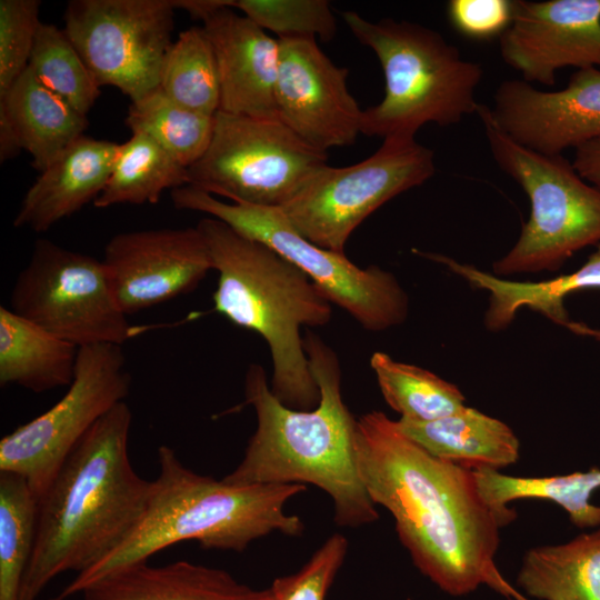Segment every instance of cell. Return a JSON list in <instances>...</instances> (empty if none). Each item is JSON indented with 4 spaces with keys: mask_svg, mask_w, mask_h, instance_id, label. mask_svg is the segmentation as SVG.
<instances>
[{
    "mask_svg": "<svg viewBox=\"0 0 600 600\" xmlns=\"http://www.w3.org/2000/svg\"><path fill=\"white\" fill-rule=\"evenodd\" d=\"M356 456L370 499L390 511L413 563L442 591L461 597L486 584L521 596L494 562L499 531L517 512L487 502L472 469L430 454L381 411L357 419Z\"/></svg>",
    "mask_w": 600,
    "mask_h": 600,
    "instance_id": "6da1fadb",
    "label": "cell"
},
{
    "mask_svg": "<svg viewBox=\"0 0 600 600\" xmlns=\"http://www.w3.org/2000/svg\"><path fill=\"white\" fill-rule=\"evenodd\" d=\"M303 344L320 389L318 406L311 410L284 406L272 393L264 369L250 364L244 398L258 424L243 459L222 480L234 486L312 483L331 497L338 526L372 523L379 514L359 474L357 419L342 400L338 357L312 331L306 332Z\"/></svg>",
    "mask_w": 600,
    "mask_h": 600,
    "instance_id": "7a4b0ae2",
    "label": "cell"
},
{
    "mask_svg": "<svg viewBox=\"0 0 600 600\" xmlns=\"http://www.w3.org/2000/svg\"><path fill=\"white\" fill-rule=\"evenodd\" d=\"M131 421L126 401L114 406L80 440L39 500L34 547L19 600H37L57 576L93 567L142 518L152 481L131 464Z\"/></svg>",
    "mask_w": 600,
    "mask_h": 600,
    "instance_id": "3957f363",
    "label": "cell"
},
{
    "mask_svg": "<svg viewBox=\"0 0 600 600\" xmlns=\"http://www.w3.org/2000/svg\"><path fill=\"white\" fill-rule=\"evenodd\" d=\"M158 460L159 476L133 531L50 600H67L178 542L196 540L204 549L243 551L273 531L287 536L303 531L301 519L284 511L287 501L306 490L302 483L229 484L188 469L168 446L159 447Z\"/></svg>",
    "mask_w": 600,
    "mask_h": 600,
    "instance_id": "277c9868",
    "label": "cell"
},
{
    "mask_svg": "<svg viewBox=\"0 0 600 600\" xmlns=\"http://www.w3.org/2000/svg\"><path fill=\"white\" fill-rule=\"evenodd\" d=\"M218 272L214 309L267 342L272 360L271 391L284 406L311 410L320 389L304 350L302 327H323L331 302L297 266L262 242L207 217L196 226Z\"/></svg>",
    "mask_w": 600,
    "mask_h": 600,
    "instance_id": "5b68a950",
    "label": "cell"
},
{
    "mask_svg": "<svg viewBox=\"0 0 600 600\" xmlns=\"http://www.w3.org/2000/svg\"><path fill=\"white\" fill-rule=\"evenodd\" d=\"M342 18L376 53L384 77L383 99L363 110L362 134L414 138L427 123L447 127L477 113L483 69L438 31L391 18L369 21L356 11L342 12Z\"/></svg>",
    "mask_w": 600,
    "mask_h": 600,
    "instance_id": "8992f818",
    "label": "cell"
},
{
    "mask_svg": "<svg viewBox=\"0 0 600 600\" xmlns=\"http://www.w3.org/2000/svg\"><path fill=\"white\" fill-rule=\"evenodd\" d=\"M498 167L524 191L530 216L492 273L558 271L577 251L600 243V188L586 181L562 154L529 149L502 131L490 107L477 110Z\"/></svg>",
    "mask_w": 600,
    "mask_h": 600,
    "instance_id": "52a82bcc",
    "label": "cell"
},
{
    "mask_svg": "<svg viewBox=\"0 0 600 600\" xmlns=\"http://www.w3.org/2000/svg\"><path fill=\"white\" fill-rule=\"evenodd\" d=\"M171 200L177 209L203 212L264 243L301 269L331 303L367 330H387L408 317V294L391 272L377 266L359 268L344 253L312 243L281 208L224 202L189 184L172 190Z\"/></svg>",
    "mask_w": 600,
    "mask_h": 600,
    "instance_id": "ba28073f",
    "label": "cell"
},
{
    "mask_svg": "<svg viewBox=\"0 0 600 600\" xmlns=\"http://www.w3.org/2000/svg\"><path fill=\"white\" fill-rule=\"evenodd\" d=\"M204 154L188 169L189 186L234 203L282 208L328 152L301 139L279 116L218 111Z\"/></svg>",
    "mask_w": 600,
    "mask_h": 600,
    "instance_id": "9c48e42d",
    "label": "cell"
},
{
    "mask_svg": "<svg viewBox=\"0 0 600 600\" xmlns=\"http://www.w3.org/2000/svg\"><path fill=\"white\" fill-rule=\"evenodd\" d=\"M434 172L430 148L416 138L391 137L358 163L322 166L281 209L309 241L344 253L349 237L368 216Z\"/></svg>",
    "mask_w": 600,
    "mask_h": 600,
    "instance_id": "30bf717a",
    "label": "cell"
},
{
    "mask_svg": "<svg viewBox=\"0 0 600 600\" xmlns=\"http://www.w3.org/2000/svg\"><path fill=\"white\" fill-rule=\"evenodd\" d=\"M8 308L78 348L121 346L132 334L102 260L47 239L34 243L14 281Z\"/></svg>",
    "mask_w": 600,
    "mask_h": 600,
    "instance_id": "8fae6325",
    "label": "cell"
},
{
    "mask_svg": "<svg viewBox=\"0 0 600 600\" xmlns=\"http://www.w3.org/2000/svg\"><path fill=\"white\" fill-rule=\"evenodd\" d=\"M118 344L79 348L73 380L46 412L0 440V471L22 477L38 502L86 433L130 392Z\"/></svg>",
    "mask_w": 600,
    "mask_h": 600,
    "instance_id": "7c38bea8",
    "label": "cell"
},
{
    "mask_svg": "<svg viewBox=\"0 0 600 600\" xmlns=\"http://www.w3.org/2000/svg\"><path fill=\"white\" fill-rule=\"evenodd\" d=\"M174 9L172 0H71L63 31L97 83L132 102L159 87Z\"/></svg>",
    "mask_w": 600,
    "mask_h": 600,
    "instance_id": "4fadbf2b",
    "label": "cell"
},
{
    "mask_svg": "<svg viewBox=\"0 0 600 600\" xmlns=\"http://www.w3.org/2000/svg\"><path fill=\"white\" fill-rule=\"evenodd\" d=\"M278 40L274 96L279 117L318 150L353 144L361 134L363 110L348 89V69L333 63L316 38Z\"/></svg>",
    "mask_w": 600,
    "mask_h": 600,
    "instance_id": "5bb4252c",
    "label": "cell"
},
{
    "mask_svg": "<svg viewBox=\"0 0 600 600\" xmlns=\"http://www.w3.org/2000/svg\"><path fill=\"white\" fill-rule=\"evenodd\" d=\"M102 263L127 316L193 291L212 270L197 227L118 233L106 244Z\"/></svg>",
    "mask_w": 600,
    "mask_h": 600,
    "instance_id": "9a60e30c",
    "label": "cell"
},
{
    "mask_svg": "<svg viewBox=\"0 0 600 600\" xmlns=\"http://www.w3.org/2000/svg\"><path fill=\"white\" fill-rule=\"evenodd\" d=\"M499 48L529 83L553 86L567 67L600 69V0H514Z\"/></svg>",
    "mask_w": 600,
    "mask_h": 600,
    "instance_id": "2e32d148",
    "label": "cell"
},
{
    "mask_svg": "<svg viewBox=\"0 0 600 600\" xmlns=\"http://www.w3.org/2000/svg\"><path fill=\"white\" fill-rule=\"evenodd\" d=\"M491 114L516 142L546 154L600 138V69L577 70L567 86L543 91L519 79L502 81Z\"/></svg>",
    "mask_w": 600,
    "mask_h": 600,
    "instance_id": "e0dca14e",
    "label": "cell"
},
{
    "mask_svg": "<svg viewBox=\"0 0 600 600\" xmlns=\"http://www.w3.org/2000/svg\"><path fill=\"white\" fill-rule=\"evenodd\" d=\"M230 1L226 0L202 20L218 64L219 111L251 117L279 116L274 96L279 40L234 11Z\"/></svg>",
    "mask_w": 600,
    "mask_h": 600,
    "instance_id": "ac0fdd59",
    "label": "cell"
},
{
    "mask_svg": "<svg viewBox=\"0 0 600 600\" xmlns=\"http://www.w3.org/2000/svg\"><path fill=\"white\" fill-rule=\"evenodd\" d=\"M87 128V116L42 86L29 68L0 94L1 161L23 149L32 157V167L42 172Z\"/></svg>",
    "mask_w": 600,
    "mask_h": 600,
    "instance_id": "d6986e66",
    "label": "cell"
},
{
    "mask_svg": "<svg viewBox=\"0 0 600 600\" xmlns=\"http://www.w3.org/2000/svg\"><path fill=\"white\" fill-rule=\"evenodd\" d=\"M120 144L82 136L70 144L24 194L13 226L44 232L102 192Z\"/></svg>",
    "mask_w": 600,
    "mask_h": 600,
    "instance_id": "ffe728a7",
    "label": "cell"
},
{
    "mask_svg": "<svg viewBox=\"0 0 600 600\" xmlns=\"http://www.w3.org/2000/svg\"><path fill=\"white\" fill-rule=\"evenodd\" d=\"M81 594L83 600H262L266 589L253 590L218 568L146 561L110 573Z\"/></svg>",
    "mask_w": 600,
    "mask_h": 600,
    "instance_id": "44dd1931",
    "label": "cell"
},
{
    "mask_svg": "<svg viewBox=\"0 0 600 600\" xmlns=\"http://www.w3.org/2000/svg\"><path fill=\"white\" fill-rule=\"evenodd\" d=\"M423 256L443 263L472 287L490 293L484 324L491 331L506 329L522 308L537 311L552 322L568 327L571 321L563 304L566 297L581 290L600 289V243L578 270L539 282L506 280L443 254Z\"/></svg>",
    "mask_w": 600,
    "mask_h": 600,
    "instance_id": "7402d4cb",
    "label": "cell"
},
{
    "mask_svg": "<svg viewBox=\"0 0 600 600\" xmlns=\"http://www.w3.org/2000/svg\"><path fill=\"white\" fill-rule=\"evenodd\" d=\"M397 423L430 454L464 468L499 470L519 459L520 442L511 428L474 408L429 422L400 418Z\"/></svg>",
    "mask_w": 600,
    "mask_h": 600,
    "instance_id": "603a6c76",
    "label": "cell"
},
{
    "mask_svg": "<svg viewBox=\"0 0 600 600\" xmlns=\"http://www.w3.org/2000/svg\"><path fill=\"white\" fill-rule=\"evenodd\" d=\"M79 348L0 307V386L33 392L69 387Z\"/></svg>",
    "mask_w": 600,
    "mask_h": 600,
    "instance_id": "cb8c5ba5",
    "label": "cell"
},
{
    "mask_svg": "<svg viewBox=\"0 0 600 600\" xmlns=\"http://www.w3.org/2000/svg\"><path fill=\"white\" fill-rule=\"evenodd\" d=\"M517 582L540 600H600V529L530 549Z\"/></svg>",
    "mask_w": 600,
    "mask_h": 600,
    "instance_id": "d4e9b609",
    "label": "cell"
},
{
    "mask_svg": "<svg viewBox=\"0 0 600 600\" xmlns=\"http://www.w3.org/2000/svg\"><path fill=\"white\" fill-rule=\"evenodd\" d=\"M188 184L187 168L151 138L133 132L120 144L112 172L93 204L101 209L126 203L153 204L164 190Z\"/></svg>",
    "mask_w": 600,
    "mask_h": 600,
    "instance_id": "484cf974",
    "label": "cell"
},
{
    "mask_svg": "<svg viewBox=\"0 0 600 600\" xmlns=\"http://www.w3.org/2000/svg\"><path fill=\"white\" fill-rule=\"evenodd\" d=\"M483 498L491 506L504 509L518 499L549 500L560 506L578 528L600 526V506L592 504V493L600 489V469L577 471L564 476L513 477L499 470H473Z\"/></svg>",
    "mask_w": 600,
    "mask_h": 600,
    "instance_id": "4316f807",
    "label": "cell"
},
{
    "mask_svg": "<svg viewBox=\"0 0 600 600\" xmlns=\"http://www.w3.org/2000/svg\"><path fill=\"white\" fill-rule=\"evenodd\" d=\"M214 116L189 110L158 87L132 101L126 117L131 132H140L156 141L177 162L189 169L207 151L214 130Z\"/></svg>",
    "mask_w": 600,
    "mask_h": 600,
    "instance_id": "83f0119b",
    "label": "cell"
},
{
    "mask_svg": "<svg viewBox=\"0 0 600 600\" xmlns=\"http://www.w3.org/2000/svg\"><path fill=\"white\" fill-rule=\"evenodd\" d=\"M159 88L189 110L207 116L220 110L217 59L203 28H189L172 42L162 63Z\"/></svg>",
    "mask_w": 600,
    "mask_h": 600,
    "instance_id": "f1b7e54d",
    "label": "cell"
},
{
    "mask_svg": "<svg viewBox=\"0 0 600 600\" xmlns=\"http://www.w3.org/2000/svg\"><path fill=\"white\" fill-rule=\"evenodd\" d=\"M370 366L386 402L401 419L429 422L466 407L457 386L426 369L396 361L384 352H374Z\"/></svg>",
    "mask_w": 600,
    "mask_h": 600,
    "instance_id": "f546056e",
    "label": "cell"
},
{
    "mask_svg": "<svg viewBox=\"0 0 600 600\" xmlns=\"http://www.w3.org/2000/svg\"><path fill=\"white\" fill-rule=\"evenodd\" d=\"M37 521L38 500L28 482L0 471V600H19Z\"/></svg>",
    "mask_w": 600,
    "mask_h": 600,
    "instance_id": "4dcf8cb0",
    "label": "cell"
},
{
    "mask_svg": "<svg viewBox=\"0 0 600 600\" xmlns=\"http://www.w3.org/2000/svg\"><path fill=\"white\" fill-rule=\"evenodd\" d=\"M28 68L46 88L87 116L100 96V86L66 34L41 22Z\"/></svg>",
    "mask_w": 600,
    "mask_h": 600,
    "instance_id": "1f68e13d",
    "label": "cell"
},
{
    "mask_svg": "<svg viewBox=\"0 0 600 600\" xmlns=\"http://www.w3.org/2000/svg\"><path fill=\"white\" fill-rule=\"evenodd\" d=\"M230 7L277 38L329 41L337 32L334 14L326 0H231Z\"/></svg>",
    "mask_w": 600,
    "mask_h": 600,
    "instance_id": "d6a6232c",
    "label": "cell"
},
{
    "mask_svg": "<svg viewBox=\"0 0 600 600\" xmlns=\"http://www.w3.org/2000/svg\"><path fill=\"white\" fill-rule=\"evenodd\" d=\"M41 2L0 1V94L28 68L34 46Z\"/></svg>",
    "mask_w": 600,
    "mask_h": 600,
    "instance_id": "836d02e7",
    "label": "cell"
},
{
    "mask_svg": "<svg viewBox=\"0 0 600 600\" xmlns=\"http://www.w3.org/2000/svg\"><path fill=\"white\" fill-rule=\"evenodd\" d=\"M347 549V538L340 533L332 534L297 573L273 580L270 590L274 599L326 600Z\"/></svg>",
    "mask_w": 600,
    "mask_h": 600,
    "instance_id": "e575fe53",
    "label": "cell"
},
{
    "mask_svg": "<svg viewBox=\"0 0 600 600\" xmlns=\"http://www.w3.org/2000/svg\"><path fill=\"white\" fill-rule=\"evenodd\" d=\"M447 13L451 26L473 40H489L508 29L513 17L510 0H450Z\"/></svg>",
    "mask_w": 600,
    "mask_h": 600,
    "instance_id": "d590c367",
    "label": "cell"
},
{
    "mask_svg": "<svg viewBox=\"0 0 600 600\" xmlns=\"http://www.w3.org/2000/svg\"><path fill=\"white\" fill-rule=\"evenodd\" d=\"M572 164L586 181L600 188V138L576 148Z\"/></svg>",
    "mask_w": 600,
    "mask_h": 600,
    "instance_id": "8d00e7d4",
    "label": "cell"
},
{
    "mask_svg": "<svg viewBox=\"0 0 600 600\" xmlns=\"http://www.w3.org/2000/svg\"><path fill=\"white\" fill-rule=\"evenodd\" d=\"M176 9L186 10L192 18L203 20L211 11L226 3V0H172Z\"/></svg>",
    "mask_w": 600,
    "mask_h": 600,
    "instance_id": "74e56055",
    "label": "cell"
},
{
    "mask_svg": "<svg viewBox=\"0 0 600 600\" xmlns=\"http://www.w3.org/2000/svg\"><path fill=\"white\" fill-rule=\"evenodd\" d=\"M567 328L573 331L574 333L590 336L600 340V330L590 328L587 324L571 321Z\"/></svg>",
    "mask_w": 600,
    "mask_h": 600,
    "instance_id": "f35d334b",
    "label": "cell"
},
{
    "mask_svg": "<svg viewBox=\"0 0 600 600\" xmlns=\"http://www.w3.org/2000/svg\"><path fill=\"white\" fill-rule=\"evenodd\" d=\"M262 600H276L270 588L266 589V594Z\"/></svg>",
    "mask_w": 600,
    "mask_h": 600,
    "instance_id": "ab89813d",
    "label": "cell"
},
{
    "mask_svg": "<svg viewBox=\"0 0 600 600\" xmlns=\"http://www.w3.org/2000/svg\"><path fill=\"white\" fill-rule=\"evenodd\" d=\"M522 600H528V599L523 598Z\"/></svg>",
    "mask_w": 600,
    "mask_h": 600,
    "instance_id": "60d3db41",
    "label": "cell"
}]
</instances>
